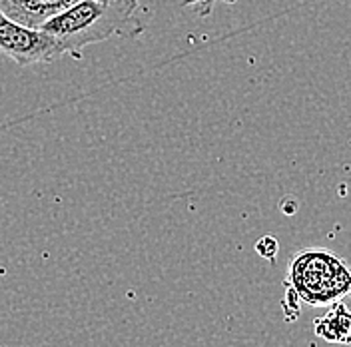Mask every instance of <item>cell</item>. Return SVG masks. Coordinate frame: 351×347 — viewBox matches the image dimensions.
<instances>
[{"instance_id":"1","label":"cell","mask_w":351,"mask_h":347,"mask_svg":"<svg viewBox=\"0 0 351 347\" xmlns=\"http://www.w3.org/2000/svg\"><path fill=\"white\" fill-rule=\"evenodd\" d=\"M136 0H78L43 22L44 32L54 38L62 54L80 56L88 44L108 40L132 21Z\"/></svg>"},{"instance_id":"2","label":"cell","mask_w":351,"mask_h":347,"mask_svg":"<svg viewBox=\"0 0 351 347\" xmlns=\"http://www.w3.org/2000/svg\"><path fill=\"white\" fill-rule=\"evenodd\" d=\"M285 289L309 305H333L351 298V263L328 250H304L293 256Z\"/></svg>"},{"instance_id":"3","label":"cell","mask_w":351,"mask_h":347,"mask_svg":"<svg viewBox=\"0 0 351 347\" xmlns=\"http://www.w3.org/2000/svg\"><path fill=\"white\" fill-rule=\"evenodd\" d=\"M0 52L12 58L19 66L52 62L62 54L60 46L43 28H30L8 19L0 6Z\"/></svg>"},{"instance_id":"4","label":"cell","mask_w":351,"mask_h":347,"mask_svg":"<svg viewBox=\"0 0 351 347\" xmlns=\"http://www.w3.org/2000/svg\"><path fill=\"white\" fill-rule=\"evenodd\" d=\"M315 333L329 344H351V311L343 302L331 305L328 313L315 320Z\"/></svg>"},{"instance_id":"5","label":"cell","mask_w":351,"mask_h":347,"mask_svg":"<svg viewBox=\"0 0 351 347\" xmlns=\"http://www.w3.org/2000/svg\"><path fill=\"white\" fill-rule=\"evenodd\" d=\"M256 252H258V256H262L263 260L276 261L278 252H280V243L274 236H263L262 239L256 241Z\"/></svg>"}]
</instances>
